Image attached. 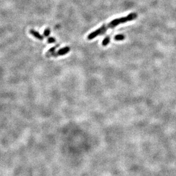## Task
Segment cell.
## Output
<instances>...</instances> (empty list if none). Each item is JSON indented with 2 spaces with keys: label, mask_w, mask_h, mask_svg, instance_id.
<instances>
[{
  "label": "cell",
  "mask_w": 176,
  "mask_h": 176,
  "mask_svg": "<svg viewBox=\"0 0 176 176\" xmlns=\"http://www.w3.org/2000/svg\"><path fill=\"white\" fill-rule=\"evenodd\" d=\"M137 14L135 13H132L125 17L115 19V20L112 21L111 22L108 23L107 24L103 25L98 29L90 33L87 36V39L88 40L93 39L97 37L98 36L104 34L109 29H113L120 24H124V23L128 22V21L134 20L137 18Z\"/></svg>",
  "instance_id": "1"
},
{
  "label": "cell",
  "mask_w": 176,
  "mask_h": 176,
  "mask_svg": "<svg viewBox=\"0 0 176 176\" xmlns=\"http://www.w3.org/2000/svg\"><path fill=\"white\" fill-rule=\"evenodd\" d=\"M70 51V47H68V46H66V47H65L63 48H62L60 50H59L57 52H55V53H53L51 55V57H58V56H62L66 55V54L69 53Z\"/></svg>",
  "instance_id": "2"
},
{
  "label": "cell",
  "mask_w": 176,
  "mask_h": 176,
  "mask_svg": "<svg viewBox=\"0 0 176 176\" xmlns=\"http://www.w3.org/2000/svg\"><path fill=\"white\" fill-rule=\"evenodd\" d=\"M30 33L33 36H34L35 38H36V39H39V40H43V36L42 35H40L39 33L38 32H36V31L34 30L33 29H31L29 31Z\"/></svg>",
  "instance_id": "3"
},
{
  "label": "cell",
  "mask_w": 176,
  "mask_h": 176,
  "mask_svg": "<svg viewBox=\"0 0 176 176\" xmlns=\"http://www.w3.org/2000/svg\"><path fill=\"white\" fill-rule=\"evenodd\" d=\"M59 44H57V45H56L55 46H54V47H51V49H50L49 50H48L47 53H46V57H51L52 54L55 53L56 49H57L58 47H59Z\"/></svg>",
  "instance_id": "4"
},
{
  "label": "cell",
  "mask_w": 176,
  "mask_h": 176,
  "mask_svg": "<svg viewBox=\"0 0 176 176\" xmlns=\"http://www.w3.org/2000/svg\"><path fill=\"white\" fill-rule=\"evenodd\" d=\"M110 39H111V38H110V36L109 35H108L106 36V38H104L103 42H102V45L103 46H107L110 42Z\"/></svg>",
  "instance_id": "5"
},
{
  "label": "cell",
  "mask_w": 176,
  "mask_h": 176,
  "mask_svg": "<svg viewBox=\"0 0 176 176\" xmlns=\"http://www.w3.org/2000/svg\"><path fill=\"white\" fill-rule=\"evenodd\" d=\"M125 39V36L123 34H118L115 36L116 40H123Z\"/></svg>",
  "instance_id": "6"
},
{
  "label": "cell",
  "mask_w": 176,
  "mask_h": 176,
  "mask_svg": "<svg viewBox=\"0 0 176 176\" xmlns=\"http://www.w3.org/2000/svg\"><path fill=\"white\" fill-rule=\"evenodd\" d=\"M50 34V29L49 28H46L44 29L43 32V35L44 36H48Z\"/></svg>",
  "instance_id": "7"
},
{
  "label": "cell",
  "mask_w": 176,
  "mask_h": 176,
  "mask_svg": "<svg viewBox=\"0 0 176 176\" xmlns=\"http://www.w3.org/2000/svg\"><path fill=\"white\" fill-rule=\"evenodd\" d=\"M56 42V40L53 37H50L47 39V43H53Z\"/></svg>",
  "instance_id": "8"
}]
</instances>
